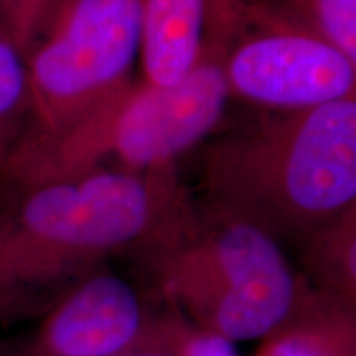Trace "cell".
Returning <instances> with one entry per match:
<instances>
[{
	"mask_svg": "<svg viewBox=\"0 0 356 356\" xmlns=\"http://www.w3.org/2000/svg\"><path fill=\"white\" fill-rule=\"evenodd\" d=\"M356 351V305L307 289L299 304L259 340L254 356H345Z\"/></svg>",
	"mask_w": 356,
	"mask_h": 356,
	"instance_id": "cell-9",
	"label": "cell"
},
{
	"mask_svg": "<svg viewBox=\"0 0 356 356\" xmlns=\"http://www.w3.org/2000/svg\"><path fill=\"white\" fill-rule=\"evenodd\" d=\"M159 309L152 289L101 266L44 312L25 356H122L150 343Z\"/></svg>",
	"mask_w": 356,
	"mask_h": 356,
	"instance_id": "cell-7",
	"label": "cell"
},
{
	"mask_svg": "<svg viewBox=\"0 0 356 356\" xmlns=\"http://www.w3.org/2000/svg\"><path fill=\"white\" fill-rule=\"evenodd\" d=\"M142 0H33L13 29L25 61V137L63 132L134 79L140 58Z\"/></svg>",
	"mask_w": 356,
	"mask_h": 356,
	"instance_id": "cell-5",
	"label": "cell"
},
{
	"mask_svg": "<svg viewBox=\"0 0 356 356\" xmlns=\"http://www.w3.org/2000/svg\"><path fill=\"white\" fill-rule=\"evenodd\" d=\"M282 3L356 63V0H284Z\"/></svg>",
	"mask_w": 356,
	"mask_h": 356,
	"instance_id": "cell-13",
	"label": "cell"
},
{
	"mask_svg": "<svg viewBox=\"0 0 356 356\" xmlns=\"http://www.w3.org/2000/svg\"><path fill=\"white\" fill-rule=\"evenodd\" d=\"M33 0H0V7L3 10V26L8 30L15 24L17 19L26 10V7L32 3Z\"/></svg>",
	"mask_w": 356,
	"mask_h": 356,
	"instance_id": "cell-14",
	"label": "cell"
},
{
	"mask_svg": "<svg viewBox=\"0 0 356 356\" xmlns=\"http://www.w3.org/2000/svg\"><path fill=\"white\" fill-rule=\"evenodd\" d=\"M202 197L299 246L356 207V96L264 111L204 149Z\"/></svg>",
	"mask_w": 356,
	"mask_h": 356,
	"instance_id": "cell-2",
	"label": "cell"
},
{
	"mask_svg": "<svg viewBox=\"0 0 356 356\" xmlns=\"http://www.w3.org/2000/svg\"><path fill=\"white\" fill-rule=\"evenodd\" d=\"M122 356H175V355H172L170 351H168L167 348H163V346L150 341V343L140 346V348H137V350L129 351V353L122 355Z\"/></svg>",
	"mask_w": 356,
	"mask_h": 356,
	"instance_id": "cell-15",
	"label": "cell"
},
{
	"mask_svg": "<svg viewBox=\"0 0 356 356\" xmlns=\"http://www.w3.org/2000/svg\"><path fill=\"white\" fill-rule=\"evenodd\" d=\"M231 97L220 48L207 40L198 65L170 86L134 81L63 132L25 137L0 170L7 188L118 168L177 170V160L216 132Z\"/></svg>",
	"mask_w": 356,
	"mask_h": 356,
	"instance_id": "cell-4",
	"label": "cell"
},
{
	"mask_svg": "<svg viewBox=\"0 0 356 356\" xmlns=\"http://www.w3.org/2000/svg\"><path fill=\"white\" fill-rule=\"evenodd\" d=\"M310 287L356 305V207L310 233L299 246Z\"/></svg>",
	"mask_w": 356,
	"mask_h": 356,
	"instance_id": "cell-10",
	"label": "cell"
},
{
	"mask_svg": "<svg viewBox=\"0 0 356 356\" xmlns=\"http://www.w3.org/2000/svg\"><path fill=\"white\" fill-rule=\"evenodd\" d=\"M30 126L25 61L12 35L0 24V168Z\"/></svg>",
	"mask_w": 356,
	"mask_h": 356,
	"instance_id": "cell-11",
	"label": "cell"
},
{
	"mask_svg": "<svg viewBox=\"0 0 356 356\" xmlns=\"http://www.w3.org/2000/svg\"><path fill=\"white\" fill-rule=\"evenodd\" d=\"M207 40L220 48L231 96L293 111L356 96V63L282 2L211 0Z\"/></svg>",
	"mask_w": 356,
	"mask_h": 356,
	"instance_id": "cell-6",
	"label": "cell"
},
{
	"mask_svg": "<svg viewBox=\"0 0 356 356\" xmlns=\"http://www.w3.org/2000/svg\"><path fill=\"white\" fill-rule=\"evenodd\" d=\"M345 356H356V351H351V353H348V355H345Z\"/></svg>",
	"mask_w": 356,
	"mask_h": 356,
	"instance_id": "cell-16",
	"label": "cell"
},
{
	"mask_svg": "<svg viewBox=\"0 0 356 356\" xmlns=\"http://www.w3.org/2000/svg\"><path fill=\"white\" fill-rule=\"evenodd\" d=\"M0 320L47 312L115 256H137L170 228L190 193L177 170L101 167L3 190Z\"/></svg>",
	"mask_w": 356,
	"mask_h": 356,
	"instance_id": "cell-1",
	"label": "cell"
},
{
	"mask_svg": "<svg viewBox=\"0 0 356 356\" xmlns=\"http://www.w3.org/2000/svg\"><path fill=\"white\" fill-rule=\"evenodd\" d=\"M136 259L160 300L233 343L259 341L309 289L273 234L191 195L170 228Z\"/></svg>",
	"mask_w": 356,
	"mask_h": 356,
	"instance_id": "cell-3",
	"label": "cell"
},
{
	"mask_svg": "<svg viewBox=\"0 0 356 356\" xmlns=\"http://www.w3.org/2000/svg\"><path fill=\"white\" fill-rule=\"evenodd\" d=\"M150 341L175 356H241L228 338L191 323L175 307L162 300Z\"/></svg>",
	"mask_w": 356,
	"mask_h": 356,
	"instance_id": "cell-12",
	"label": "cell"
},
{
	"mask_svg": "<svg viewBox=\"0 0 356 356\" xmlns=\"http://www.w3.org/2000/svg\"><path fill=\"white\" fill-rule=\"evenodd\" d=\"M211 0H142V78L154 86H170L202 60Z\"/></svg>",
	"mask_w": 356,
	"mask_h": 356,
	"instance_id": "cell-8",
	"label": "cell"
}]
</instances>
